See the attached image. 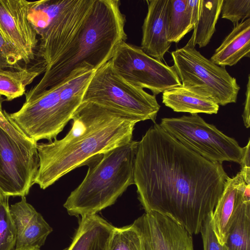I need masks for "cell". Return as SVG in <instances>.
<instances>
[{
    "label": "cell",
    "mask_w": 250,
    "mask_h": 250,
    "mask_svg": "<svg viewBox=\"0 0 250 250\" xmlns=\"http://www.w3.org/2000/svg\"><path fill=\"white\" fill-rule=\"evenodd\" d=\"M229 177L222 163L189 149L154 123L138 142L134 169L138 199L197 234Z\"/></svg>",
    "instance_id": "6da1fadb"
},
{
    "label": "cell",
    "mask_w": 250,
    "mask_h": 250,
    "mask_svg": "<svg viewBox=\"0 0 250 250\" xmlns=\"http://www.w3.org/2000/svg\"><path fill=\"white\" fill-rule=\"evenodd\" d=\"M62 139L37 144L39 168L34 184L45 189L74 169L132 140L137 120L81 102Z\"/></svg>",
    "instance_id": "7a4b0ae2"
},
{
    "label": "cell",
    "mask_w": 250,
    "mask_h": 250,
    "mask_svg": "<svg viewBox=\"0 0 250 250\" xmlns=\"http://www.w3.org/2000/svg\"><path fill=\"white\" fill-rule=\"evenodd\" d=\"M119 0H95L78 36L47 68L39 82L25 92L35 94L56 85L83 70L95 71L110 61L125 42V15Z\"/></svg>",
    "instance_id": "3957f363"
},
{
    "label": "cell",
    "mask_w": 250,
    "mask_h": 250,
    "mask_svg": "<svg viewBox=\"0 0 250 250\" xmlns=\"http://www.w3.org/2000/svg\"><path fill=\"white\" fill-rule=\"evenodd\" d=\"M138 142L132 140L90 161L81 183L70 194L63 207L71 216L96 214L113 205L134 185L135 158Z\"/></svg>",
    "instance_id": "277c9868"
},
{
    "label": "cell",
    "mask_w": 250,
    "mask_h": 250,
    "mask_svg": "<svg viewBox=\"0 0 250 250\" xmlns=\"http://www.w3.org/2000/svg\"><path fill=\"white\" fill-rule=\"evenodd\" d=\"M94 71L82 70L41 92L25 93L21 108L12 113L6 112L7 117L35 142L53 141L72 120Z\"/></svg>",
    "instance_id": "5b68a950"
},
{
    "label": "cell",
    "mask_w": 250,
    "mask_h": 250,
    "mask_svg": "<svg viewBox=\"0 0 250 250\" xmlns=\"http://www.w3.org/2000/svg\"><path fill=\"white\" fill-rule=\"evenodd\" d=\"M95 0H40L30 10L29 20L40 37L38 57L46 69L78 36Z\"/></svg>",
    "instance_id": "8992f818"
},
{
    "label": "cell",
    "mask_w": 250,
    "mask_h": 250,
    "mask_svg": "<svg viewBox=\"0 0 250 250\" xmlns=\"http://www.w3.org/2000/svg\"><path fill=\"white\" fill-rule=\"evenodd\" d=\"M81 102L126 115L138 122L150 120L154 123L160 108L156 96L125 81L111 60L94 71Z\"/></svg>",
    "instance_id": "52a82bcc"
},
{
    "label": "cell",
    "mask_w": 250,
    "mask_h": 250,
    "mask_svg": "<svg viewBox=\"0 0 250 250\" xmlns=\"http://www.w3.org/2000/svg\"><path fill=\"white\" fill-rule=\"evenodd\" d=\"M171 55L182 86L219 105L236 102L240 87L225 67L216 64L187 44Z\"/></svg>",
    "instance_id": "ba28073f"
},
{
    "label": "cell",
    "mask_w": 250,
    "mask_h": 250,
    "mask_svg": "<svg viewBox=\"0 0 250 250\" xmlns=\"http://www.w3.org/2000/svg\"><path fill=\"white\" fill-rule=\"evenodd\" d=\"M159 125L182 145L209 161L241 162L244 147L198 114L164 118Z\"/></svg>",
    "instance_id": "9c48e42d"
},
{
    "label": "cell",
    "mask_w": 250,
    "mask_h": 250,
    "mask_svg": "<svg viewBox=\"0 0 250 250\" xmlns=\"http://www.w3.org/2000/svg\"><path fill=\"white\" fill-rule=\"evenodd\" d=\"M110 60L123 79L135 87L148 89L153 95L182 85L173 66L148 56L136 45L123 42Z\"/></svg>",
    "instance_id": "30bf717a"
},
{
    "label": "cell",
    "mask_w": 250,
    "mask_h": 250,
    "mask_svg": "<svg viewBox=\"0 0 250 250\" xmlns=\"http://www.w3.org/2000/svg\"><path fill=\"white\" fill-rule=\"evenodd\" d=\"M39 168L37 149L21 146L0 127V191L7 196L27 195Z\"/></svg>",
    "instance_id": "8fae6325"
},
{
    "label": "cell",
    "mask_w": 250,
    "mask_h": 250,
    "mask_svg": "<svg viewBox=\"0 0 250 250\" xmlns=\"http://www.w3.org/2000/svg\"><path fill=\"white\" fill-rule=\"evenodd\" d=\"M132 224L140 234L142 250H194L192 235L167 216L146 212Z\"/></svg>",
    "instance_id": "7c38bea8"
},
{
    "label": "cell",
    "mask_w": 250,
    "mask_h": 250,
    "mask_svg": "<svg viewBox=\"0 0 250 250\" xmlns=\"http://www.w3.org/2000/svg\"><path fill=\"white\" fill-rule=\"evenodd\" d=\"M36 2L0 0V27L26 63L35 59L38 47V36L28 18Z\"/></svg>",
    "instance_id": "4fadbf2b"
},
{
    "label": "cell",
    "mask_w": 250,
    "mask_h": 250,
    "mask_svg": "<svg viewBox=\"0 0 250 250\" xmlns=\"http://www.w3.org/2000/svg\"><path fill=\"white\" fill-rule=\"evenodd\" d=\"M247 183L241 171L229 177L223 193L212 213L213 228L220 242L224 245L229 231L244 206L250 198L244 195Z\"/></svg>",
    "instance_id": "5bb4252c"
},
{
    "label": "cell",
    "mask_w": 250,
    "mask_h": 250,
    "mask_svg": "<svg viewBox=\"0 0 250 250\" xmlns=\"http://www.w3.org/2000/svg\"><path fill=\"white\" fill-rule=\"evenodd\" d=\"M146 2L147 12L142 26L140 47L148 56L162 62L171 45L167 40L168 0Z\"/></svg>",
    "instance_id": "9a60e30c"
},
{
    "label": "cell",
    "mask_w": 250,
    "mask_h": 250,
    "mask_svg": "<svg viewBox=\"0 0 250 250\" xmlns=\"http://www.w3.org/2000/svg\"><path fill=\"white\" fill-rule=\"evenodd\" d=\"M10 211L17 230L15 249L25 247L40 249L53 230L42 215L27 203L25 196L12 205Z\"/></svg>",
    "instance_id": "2e32d148"
},
{
    "label": "cell",
    "mask_w": 250,
    "mask_h": 250,
    "mask_svg": "<svg viewBox=\"0 0 250 250\" xmlns=\"http://www.w3.org/2000/svg\"><path fill=\"white\" fill-rule=\"evenodd\" d=\"M114 228L97 214L82 217L73 239L66 250H107Z\"/></svg>",
    "instance_id": "e0dca14e"
},
{
    "label": "cell",
    "mask_w": 250,
    "mask_h": 250,
    "mask_svg": "<svg viewBox=\"0 0 250 250\" xmlns=\"http://www.w3.org/2000/svg\"><path fill=\"white\" fill-rule=\"evenodd\" d=\"M250 18H248L234 26L210 60L221 66H232L244 57L250 58Z\"/></svg>",
    "instance_id": "ac0fdd59"
},
{
    "label": "cell",
    "mask_w": 250,
    "mask_h": 250,
    "mask_svg": "<svg viewBox=\"0 0 250 250\" xmlns=\"http://www.w3.org/2000/svg\"><path fill=\"white\" fill-rule=\"evenodd\" d=\"M200 0H168V42L178 43L193 30L197 21Z\"/></svg>",
    "instance_id": "d6986e66"
},
{
    "label": "cell",
    "mask_w": 250,
    "mask_h": 250,
    "mask_svg": "<svg viewBox=\"0 0 250 250\" xmlns=\"http://www.w3.org/2000/svg\"><path fill=\"white\" fill-rule=\"evenodd\" d=\"M162 103L177 112L191 114L217 113L219 105L210 99L200 95L181 85L163 93Z\"/></svg>",
    "instance_id": "ffe728a7"
},
{
    "label": "cell",
    "mask_w": 250,
    "mask_h": 250,
    "mask_svg": "<svg viewBox=\"0 0 250 250\" xmlns=\"http://www.w3.org/2000/svg\"><path fill=\"white\" fill-rule=\"evenodd\" d=\"M46 64L43 60L30 68L20 67L16 71L0 68V95L10 101L25 93L26 87L39 75L44 73Z\"/></svg>",
    "instance_id": "44dd1931"
},
{
    "label": "cell",
    "mask_w": 250,
    "mask_h": 250,
    "mask_svg": "<svg viewBox=\"0 0 250 250\" xmlns=\"http://www.w3.org/2000/svg\"><path fill=\"white\" fill-rule=\"evenodd\" d=\"M223 0H200L197 21L187 44L200 48L207 46L216 30Z\"/></svg>",
    "instance_id": "7402d4cb"
},
{
    "label": "cell",
    "mask_w": 250,
    "mask_h": 250,
    "mask_svg": "<svg viewBox=\"0 0 250 250\" xmlns=\"http://www.w3.org/2000/svg\"><path fill=\"white\" fill-rule=\"evenodd\" d=\"M224 245L226 250H250V203L243 207Z\"/></svg>",
    "instance_id": "603a6c76"
},
{
    "label": "cell",
    "mask_w": 250,
    "mask_h": 250,
    "mask_svg": "<svg viewBox=\"0 0 250 250\" xmlns=\"http://www.w3.org/2000/svg\"><path fill=\"white\" fill-rule=\"evenodd\" d=\"M9 196L2 194L0 198V250H15L16 228L11 215Z\"/></svg>",
    "instance_id": "cb8c5ba5"
},
{
    "label": "cell",
    "mask_w": 250,
    "mask_h": 250,
    "mask_svg": "<svg viewBox=\"0 0 250 250\" xmlns=\"http://www.w3.org/2000/svg\"><path fill=\"white\" fill-rule=\"evenodd\" d=\"M107 250H142L141 237L135 226L114 227Z\"/></svg>",
    "instance_id": "d4e9b609"
},
{
    "label": "cell",
    "mask_w": 250,
    "mask_h": 250,
    "mask_svg": "<svg viewBox=\"0 0 250 250\" xmlns=\"http://www.w3.org/2000/svg\"><path fill=\"white\" fill-rule=\"evenodd\" d=\"M221 13L235 26L250 18V0H223Z\"/></svg>",
    "instance_id": "484cf974"
},
{
    "label": "cell",
    "mask_w": 250,
    "mask_h": 250,
    "mask_svg": "<svg viewBox=\"0 0 250 250\" xmlns=\"http://www.w3.org/2000/svg\"><path fill=\"white\" fill-rule=\"evenodd\" d=\"M2 101L1 96L0 95V127L21 146L30 150L37 149V143L29 138L15 125L7 117L6 112L2 110Z\"/></svg>",
    "instance_id": "4316f807"
},
{
    "label": "cell",
    "mask_w": 250,
    "mask_h": 250,
    "mask_svg": "<svg viewBox=\"0 0 250 250\" xmlns=\"http://www.w3.org/2000/svg\"><path fill=\"white\" fill-rule=\"evenodd\" d=\"M212 212L204 220L200 232L203 243L204 250H226L224 245L219 242L214 231L212 224Z\"/></svg>",
    "instance_id": "83f0119b"
},
{
    "label": "cell",
    "mask_w": 250,
    "mask_h": 250,
    "mask_svg": "<svg viewBox=\"0 0 250 250\" xmlns=\"http://www.w3.org/2000/svg\"><path fill=\"white\" fill-rule=\"evenodd\" d=\"M0 55L12 67L22 61L20 53L11 44L0 27Z\"/></svg>",
    "instance_id": "f1b7e54d"
},
{
    "label": "cell",
    "mask_w": 250,
    "mask_h": 250,
    "mask_svg": "<svg viewBox=\"0 0 250 250\" xmlns=\"http://www.w3.org/2000/svg\"><path fill=\"white\" fill-rule=\"evenodd\" d=\"M250 75H248V83L246 92V99L242 118L244 125L246 128L250 126Z\"/></svg>",
    "instance_id": "f546056e"
},
{
    "label": "cell",
    "mask_w": 250,
    "mask_h": 250,
    "mask_svg": "<svg viewBox=\"0 0 250 250\" xmlns=\"http://www.w3.org/2000/svg\"><path fill=\"white\" fill-rule=\"evenodd\" d=\"M250 140L249 139L247 145L244 147V153L240 164L241 168L250 167Z\"/></svg>",
    "instance_id": "4dcf8cb0"
},
{
    "label": "cell",
    "mask_w": 250,
    "mask_h": 250,
    "mask_svg": "<svg viewBox=\"0 0 250 250\" xmlns=\"http://www.w3.org/2000/svg\"><path fill=\"white\" fill-rule=\"evenodd\" d=\"M8 67H12L0 55V68L5 69Z\"/></svg>",
    "instance_id": "1f68e13d"
},
{
    "label": "cell",
    "mask_w": 250,
    "mask_h": 250,
    "mask_svg": "<svg viewBox=\"0 0 250 250\" xmlns=\"http://www.w3.org/2000/svg\"><path fill=\"white\" fill-rule=\"evenodd\" d=\"M15 250H40V249L34 247H25L15 249Z\"/></svg>",
    "instance_id": "d6a6232c"
},
{
    "label": "cell",
    "mask_w": 250,
    "mask_h": 250,
    "mask_svg": "<svg viewBox=\"0 0 250 250\" xmlns=\"http://www.w3.org/2000/svg\"><path fill=\"white\" fill-rule=\"evenodd\" d=\"M2 193L0 192V197H1V195H2Z\"/></svg>",
    "instance_id": "836d02e7"
}]
</instances>
